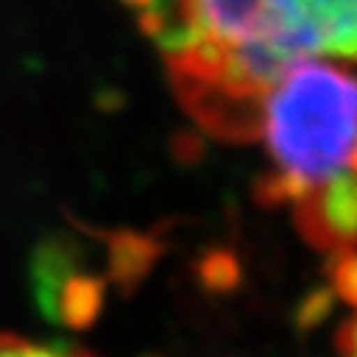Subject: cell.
I'll return each mask as SVG.
<instances>
[{
    "label": "cell",
    "mask_w": 357,
    "mask_h": 357,
    "mask_svg": "<svg viewBox=\"0 0 357 357\" xmlns=\"http://www.w3.org/2000/svg\"><path fill=\"white\" fill-rule=\"evenodd\" d=\"M132 3H138V6H146V9H149V6L155 3V0H132Z\"/></svg>",
    "instance_id": "cell-8"
},
{
    "label": "cell",
    "mask_w": 357,
    "mask_h": 357,
    "mask_svg": "<svg viewBox=\"0 0 357 357\" xmlns=\"http://www.w3.org/2000/svg\"><path fill=\"white\" fill-rule=\"evenodd\" d=\"M324 40V54L357 62V0H304Z\"/></svg>",
    "instance_id": "cell-3"
},
{
    "label": "cell",
    "mask_w": 357,
    "mask_h": 357,
    "mask_svg": "<svg viewBox=\"0 0 357 357\" xmlns=\"http://www.w3.org/2000/svg\"><path fill=\"white\" fill-rule=\"evenodd\" d=\"M329 282H332V293L357 310V250L332 256Z\"/></svg>",
    "instance_id": "cell-5"
},
{
    "label": "cell",
    "mask_w": 357,
    "mask_h": 357,
    "mask_svg": "<svg viewBox=\"0 0 357 357\" xmlns=\"http://www.w3.org/2000/svg\"><path fill=\"white\" fill-rule=\"evenodd\" d=\"M301 236L332 256L357 250V174L343 172L304 195L296 206Z\"/></svg>",
    "instance_id": "cell-2"
},
{
    "label": "cell",
    "mask_w": 357,
    "mask_h": 357,
    "mask_svg": "<svg viewBox=\"0 0 357 357\" xmlns=\"http://www.w3.org/2000/svg\"><path fill=\"white\" fill-rule=\"evenodd\" d=\"M351 172L357 174V149H354V158H351Z\"/></svg>",
    "instance_id": "cell-9"
},
{
    "label": "cell",
    "mask_w": 357,
    "mask_h": 357,
    "mask_svg": "<svg viewBox=\"0 0 357 357\" xmlns=\"http://www.w3.org/2000/svg\"><path fill=\"white\" fill-rule=\"evenodd\" d=\"M0 357H93L76 346H45L0 332Z\"/></svg>",
    "instance_id": "cell-4"
},
{
    "label": "cell",
    "mask_w": 357,
    "mask_h": 357,
    "mask_svg": "<svg viewBox=\"0 0 357 357\" xmlns=\"http://www.w3.org/2000/svg\"><path fill=\"white\" fill-rule=\"evenodd\" d=\"M340 349H343V357H357V321L346 326L343 340H340Z\"/></svg>",
    "instance_id": "cell-7"
},
{
    "label": "cell",
    "mask_w": 357,
    "mask_h": 357,
    "mask_svg": "<svg viewBox=\"0 0 357 357\" xmlns=\"http://www.w3.org/2000/svg\"><path fill=\"white\" fill-rule=\"evenodd\" d=\"M329 307H332V298H329V293L312 296V298L307 301V307H304V315H301V321H307V324H315V321H321V318L329 312Z\"/></svg>",
    "instance_id": "cell-6"
},
{
    "label": "cell",
    "mask_w": 357,
    "mask_h": 357,
    "mask_svg": "<svg viewBox=\"0 0 357 357\" xmlns=\"http://www.w3.org/2000/svg\"><path fill=\"white\" fill-rule=\"evenodd\" d=\"M261 138L273 160V172L256 186L264 206H296L312 189L351 172L357 76L324 59L298 62L264 99Z\"/></svg>",
    "instance_id": "cell-1"
}]
</instances>
